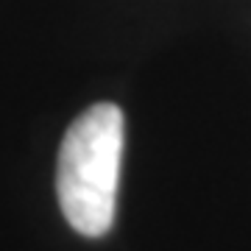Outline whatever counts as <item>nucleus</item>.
Wrapping results in <instances>:
<instances>
[{"label": "nucleus", "mask_w": 251, "mask_h": 251, "mask_svg": "<svg viewBox=\"0 0 251 251\" xmlns=\"http://www.w3.org/2000/svg\"><path fill=\"white\" fill-rule=\"evenodd\" d=\"M120 162L123 112L115 103H95L67 128L56 171L62 212L78 234L100 237L112 229Z\"/></svg>", "instance_id": "1"}]
</instances>
